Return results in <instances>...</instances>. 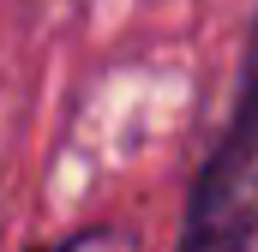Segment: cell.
<instances>
[{"label": "cell", "mask_w": 258, "mask_h": 252, "mask_svg": "<svg viewBox=\"0 0 258 252\" xmlns=\"http://www.w3.org/2000/svg\"><path fill=\"white\" fill-rule=\"evenodd\" d=\"M54 252H138V240H132V234H120V228H84V234L60 240Z\"/></svg>", "instance_id": "cell-2"}, {"label": "cell", "mask_w": 258, "mask_h": 252, "mask_svg": "<svg viewBox=\"0 0 258 252\" xmlns=\"http://www.w3.org/2000/svg\"><path fill=\"white\" fill-rule=\"evenodd\" d=\"M252 240H258V42L246 66V96L234 108L228 138L198 174L174 252H252Z\"/></svg>", "instance_id": "cell-1"}]
</instances>
